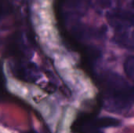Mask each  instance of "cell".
Instances as JSON below:
<instances>
[{
	"instance_id": "obj_6",
	"label": "cell",
	"mask_w": 134,
	"mask_h": 133,
	"mask_svg": "<svg viewBox=\"0 0 134 133\" xmlns=\"http://www.w3.org/2000/svg\"><path fill=\"white\" fill-rule=\"evenodd\" d=\"M85 133H104L103 132H101L99 129H97L96 127H94L92 123H90V125H88L87 129L86 130Z\"/></svg>"
},
{
	"instance_id": "obj_9",
	"label": "cell",
	"mask_w": 134,
	"mask_h": 133,
	"mask_svg": "<svg viewBox=\"0 0 134 133\" xmlns=\"http://www.w3.org/2000/svg\"><path fill=\"white\" fill-rule=\"evenodd\" d=\"M133 39H134V31H133Z\"/></svg>"
},
{
	"instance_id": "obj_5",
	"label": "cell",
	"mask_w": 134,
	"mask_h": 133,
	"mask_svg": "<svg viewBox=\"0 0 134 133\" xmlns=\"http://www.w3.org/2000/svg\"><path fill=\"white\" fill-rule=\"evenodd\" d=\"M96 5L100 8H107L111 5V0H93Z\"/></svg>"
},
{
	"instance_id": "obj_2",
	"label": "cell",
	"mask_w": 134,
	"mask_h": 133,
	"mask_svg": "<svg viewBox=\"0 0 134 133\" xmlns=\"http://www.w3.org/2000/svg\"><path fill=\"white\" fill-rule=\"evenodd\" d=\"M108 22L117 31L126 30L134 25V14L126 10H115L107 15Z\"/></svg>"
},
{
	"instance_id": "obj_7",
	"label": "cell",
	"mask_w": 134,
	"mask_h": 133,
	"mask_svg": "<svg viewBox=\"0 0 134 133\" xmlns=\"http://www.w3.org/2000/svg\"><path fill=\"white\" fill-rule=\"evenodd\" d=\"M2 3L0 2V16L2 15Z\"/></svg>"
},
{
	"instance_id": "obj_8",
	"label": "cell",
	"mask_w": 134,
	"mask_h": 133,
	"mask_svg": "<svg viewBox=\"0 0 134 133\" xmlns=\"http://www.w3.org/2000/svg\"><path fill=\"white\" fill-rule=\"evenodd\" d=\"M132 5H133V7L134 8V0H133V1H132Z\"/></svg>"
},
{
	"instance_id": "obj_1",
	"label": "cell",
	"mask_w": 134,
	"mask_h": 133,
	"mask_svg": "<svg viewBox=\"0 0 134 133\" xmlns=\"http://www.w3.org/2000/svg\"><path fill=\"white\" fill-rule=\"evenodd\" d=\"M104 106L108 111L122 114L134 103V87L120 75L109 73L103 80Z\"/></svg>"
},
{
	"instance_id": "obj_4",
	"label": "cell",
	"mask_w": 134,
	"mask_h": 133,
	"mask_svg": "<svg viewBox=\"0 0 134 133\" xmlns=\"http://www.w3.org/2000/svg\"><path fill=\"white\" fill-rule=\"evenodd\" d=\"M124 71L126 74L134 82V55L129 56L125 60Z\"/></svg>"
},
{
	"instance_id": "obj_3",
	"label": "cell",
	"mask_w": 134,
	"mask_h": 133,
	"mask_svg": "<svg viewBox=\"0 0 134 133\" xmlns=\"http://www.w3.org/2000/svg\"><path fill=\"white\" fill-rule=\"evenodd\" d=\"M92 125L97 129H104V128H111L118 127L121 125V121L111 117H103L97 119H95L91 122Z\"/></svg>"
}]
</instances>
